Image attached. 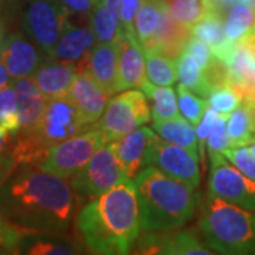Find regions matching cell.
<instances>
[{"label":"cell","instance_id":"f35d334b","mask_svg":"<svg viewBox=\"0 0 255 255\" xmlns=\"http://www.w3.org/2000/svg\"><path fill=\"white\" fill-rule=\"evenodd\" d=\"M219 119V114L213 108H207L206 114L203 115L200 124L197 125L196 129V135H197V140H199V153H200L201 162H204V155H206V147H207V140H209L210 133L213 130V128L216 125Z\"/></svg>","mask_w":255,"mask_h":255},{"label":"cell","instance_id":"d590c367","mask_svg":"<svg viewBox=\"0 0 255 255\" xmlns=\"http://www.w3.org/2000/svg\"><path fill=\"white\" fill-rule=\"evenodd\" d=\"M27 231L3 220L0 224V255H17L20 243Z\"/></svg>","mask_w":255,"mask_h":255},{"label":"cell","instance_id":"3957f363","mask_svg":"<svg viewBox=\"0 0 255 255\" xmlns=\"http://www.w3.org/2000/svg\"><path fill=\"white\" fill-rule=\"evenodd\" d=\"M142 230L170 233L190 221L200 204L196 190L156 167H145L135 179Z\"/></svg>","mask_w":255,"mask_h":255},{"label":"cell","instance_id":"c3c4849f","mask_svg":"<svg viewBox=\"0 0 255 255\" xmlns=\"http://www.w3.org/2000/svg\"><path fill=\"white\" fill-rule=\"evenodd\" d=\"M10 74L7 71V68L3 65V63L0 61V88H3V87H6V85H9L10 82Z\"/></svg>","mask_w":255,"mask_h":255},{"label":"cell","instance_id":"5b68a950","mask_svg":"<svg viewBox=\"0 0 255 255\" xmlns=\"http://www.w3.org/2000/svg\"><path fill=\"white\" fill-rule=\"evenodd\" d=\"M88 125L70 97L47 101L36 129L13 137L10 155L20 164H37L53 146L84 132Z\"/></svg>","mask_w":255,"mask_h":255},{"label":"cell","instance_id":"f546056e","mask_svg":"<svg viewBox=\"0 0 255 255\" xmlns=\"http://www.w3.org/2000/svg\"><path fill=\"white\" fill-rule=\"evenodd\" d=\"M147 100L150 101V111L153 122L169 121L180 117L177 92L172 87H156L152 84L149 91L146 92Z\"/></svg>","mask_w":255,"mask_h":255},{"label":"cell","instance_id":"7402d4cb","mask_svg":"<svg viewBox=\"0 0 255 255\" xmlns=\"http://www.w3.org/2000/svg\"><path fill=\"white\" fill-rule=\"evenodd\" d=\"M191 34L206 41L221 63L227 60L236 46L226 36L224 17L219 14H204L200 21L193 26Z\"/></svg>","mask_w":255,"mask_h":255},{"label":"cell","instance_id":"74e56055","mask_svg":"<svg viewBox=\"0 0 255 255\" xmlns=\"http://www.w3.org/2000/svg\"><path fill=\"white\" fill-rule=\"evenodd\" d=\"M145 0H122L118 10L122 34L135 36V18Z\"/></svg>","mask_w":255,"mask_h":255},{"label":"cell","instance_id":"ba28073f","mask_svg":"<svg viewBox=\"0 0 255 255\" xmlns=\"http://www.w3.org/2000/svg\"><path fill=\"white\" fill-rule=\"evenodd\" d=\"M129 179L119 162L115 142H108L92 156L81 172L71 179V186L77 196L82 199H95L117 187Z\"/></svg>","mask_w":255,"mask_h":255},{"label":"cell","instance_id":"ffe728a7","mask_svg":"<svg viewBox=\"0 0 255 255\" xmlns=\"http://www.w3.org/2000/svg\"><path fill=\"white\" fill-rule=\"evenodd\" d=\"M190 37V28L184 27L180 23H177L174 18H172V16L166 9V4H164L159 28L156 31L152 43L145 47L143 50H156V51H160V53L177 60V57L183 53Z\"/></svg>","mask_w":255,"mask_h":255},{"label":"cell","instance_id":"11a10c76","mask_svg":"<svg viewBox=\"0 0 255 255\" xmlns=\"http://www.w3.org/2000/svg\"><path fill=\"white\" fill-rule=\"evenodd\" d=\"M0 26H3V21H1V1H0Z\"/></svg>","mask_w":255,"mask_h":255},{"label":"cell","instance_id":"2e32d148","mask_svg":"<svg viewBox=\"0 0 255 255\" xmlns=\"http://www.w3.org/2000/svg\"><path fill=\"white\" fill-rule=\"evenodd\" d=\"M68 97L78 108L84 121L88 125H94L104 115L111 95L88 74L78 73Z\"/></svg>","mask_w":255,"mask_h":255},{"label":"cell","instance_id":"1f68e13d","mask_svg":"<svg viewBox=\"0 0 255 255\" xmlns=\"http://www.w3.org/2000/svg\"><path fill=\"white\" fill-rule=\"evenodd\" d=\"M244 95L230 81L223 82L213 88L207 98L210 108L216 111L221 117L228 118L243 104Z\"/></svg>","mask_w":255,"mask_h":255},{"label":"cell","instance_id":"7a4b0ae2","mask_svg":"<svg viewBox=\"0 0 255 255\" xmlns=\"http://www.w3.org/2000/svg\"><path fill=\"white\" fill-rule=\"evenodd\" d=\"M77 233L92 255H129L142 231L135 180L127 179L85 203L75 219Z\"/></svg>","mask_w":255,"mask_h":255},{"label":"cell","instance_id":"ab89813d","mask_svg":"<svg viewBox=\"0 0 255 255\" xmlns=\"http://www.w3.org/2000/svg\"><path fill=\"white\" fill-rule=\"evenodd\" d=\"M176 238L180 243V246L184 250L186 255H219L216 254L214 251H211L209 247L203 246L199 237L191 230L177 233Z\"/></svg>","mask_w":255,"mask_h":255},{"label":"cell","instance_id":"e0dca14e","mask_svg":"<svg viewBox=\"0 0 255 255\" xmlns=\"http://www.w3.org/2000/svg\"><path fill=\"white\" fill-rule=\"evenodd\" d=\"M97 44L98 40L90 23L74 24L70 18L51 57L73 64L78 70Z\"/></svg>","mask_w":255,"mask_h":255},{"label":"cell","instance_id":"db71d44e","mask_svg":"<svg viewBox=\"0 0 255 255\" xmlns=\"http://www.w3.org/2000/svg\"><path fill=\"white\" fill-rule=\"evenodd\" d=\"M3 31H4V28H3V26H0V41H1V38H3Z\"/></svg>","mask_w":255,"mask_h":255},{"label":"cell","instance_id":"52a82bcc","mask_svg":"<svg viewBox=\"0 0 255 255\" xmlns=\"http://www.w3.org/2000/svg\"><path fill=\"white\" fill-rule=\"evenodd\" d=\"M70 17L60 0H28L21 13V28L47 57H51Z\"/></svg>","mask_w":255,"mask_h":255},{"label":"cell","instance_id":"4fadbf2b","mask_svg":"<svg viewBox=\"0 0 255 255\" xmlns=\"http://www.w3.org/2000/svg\"><path fill=\"white\" fill-rule=\"evenodd\" d=\"M119 51V87L121 91L128 88H139L147 92L152 82L146 75L145 50L136 36L122 34L117 43Z\"/></svg>","mask_w":255,"mask_h":255},{"label":"cell","instance_id":"d4e9b609","mask_svg":"<svg viewBox=\"0 0 255 255\" xmlns=\"http://www.w3.org/2000/svg\"><path fill=\"white\" fill-rule=\"evenodd\" d=\"M177 77L180 84L206 100L213 91V85L207 74L201 70L196 60L184 50L177 57Z\"/></svg>","mask_w":255,"mask_h":255},{"label":"cell","instance_id":"6da1fadb","mask_svg":"<svg viewBox=\"0 0 255 255\" xmlns=\"http://www.w3.org/2000/svg\"><path fill=\"white\" fill-rule=\"evenodd\" d=\"M75 196L67 179L36 164H20L0 187V217L26 231L65 236L73 224Z\"/></svg>","mask_w":255,"mask_h":255},{"label":"cell","instance_id":"9f6ffc18","mask_svg":"<svg viewBox=\"0 0 255 255\" xmlns=\"http://www.w3.org/2000/svg\"><path fill=\"white\" fill-rule=\"evenodd\" d=\"M1 223H3V219H1V217H0V224H1Z\"/></svg>","mask_w":255,"mask_h":255},{"label":"cell","instance_id":"d6986e66","mask_svg":"<svg viewBox=\"0 0 255 255\" xmlns=\"http://www.w3.org/2000/svg\"><path fill=\"white\" fill-rule=\"evenodd\" d=\"M11 84L18 97V118H20L18 133H30L36 129L43 117L47 100L40 92L33 77L13 80Z\"/></svg>","mask_w":255,"mask_h":255},{"label":"cell","instance_id":"8992f818","mask_svg":"<svg viewBox=\"0 0 255 255\" xmlns=\"http://www.w3.org/2000/svg\"><path fill=\"white\" fill-rule=\"evenodd\" d=\"M107 143V135L94 124L77 136L50 147L36 166L64 179H73Z\"/></svg>","mask_w":255,"mask_h":255},{"label":"cell","instance_id":"6f0895ef","mask_svg":"<svg viewBox=\"0 0 255 255\" xmlns=\"http://www.w3.org/2000/svg\"><path fill=\"white\" fill-rule=\"evenodd\" d=\"M254 33H255V24H254Z\"/></svg>","mask_w":255,"mask_h":255},{"label":"cell","instance_id":"f1b7e54d","mask_svg":"<svg viewBox=\"0 0 255 255\" xmlns=\"http://www.w3.org/2000/svg\"><path fill=\"white\" fill-rule=\"evenodd\" d=\"M163 7V0H145L137 13L135 18V36L143 48L149 46L155 37Z\"/></svg>","mask_w":255,"mask_h":255},{"label":"cell","instance_id":"44dd1931","mask_svg":"<svg viewBox=\"0 0 255 255\" xmlns=\"http://www.w3.org/2000/svg\"><path fill=\"white\" fill-rule=\"evenodd\" d=\"M17 255H81V251L65 236L27 231Z\"/></svg>","mask_w":255,"mask_h":255},{"label":"cell","instance_id":"277c9868","mask_svg":"<svg viewBox=\"0 0 255 255\" xmlns=\"http://www.w3.org/2000/svg\"><path fill=\"white\" fill-rule=\"evenodd\" d=\"M199 230L219 255H255V211L240 209L207 193L200 204Z\"/></svg>","mask_w":255,"mask_h":255},{"label":"cell","instance_id":"60d3db41","mask_svg":"<svg viewBox=\"0 0 255 255\" xmlns=\"http://www.w3.org/2000/svg\"><path fill=\"white\" fill-rule=\"evenodd\" d=\"M63 6L70 13V16L82 17L90 21L91 14L101 0H60Z\"/></svg>","mask_w":255,"mask_h":255},{"label":"cell","instance_id":"7dc6e473","mask_svg":"<svg viewBox=\"0 0 255 255\" xmlns=\"http://www.w3.org/2000/svg\"><path fill=\"white\" fill-rule=\"evenodd\" d=\"M11 137H9L1 129H0V156L9 155L11 147Z\"/></svg>","mask_w":255,"mask_h":255},{"label":"cell","instance_id":"7c38bea8","mask_svg":"<svg viewBox=\"0 0 255 255\" xmlns=\"http://www.w3.org/2000/svg\"><path fill=\"white\" fill-rule=\"evenodd\" d=\"M47 55L33 40L21 33H10L0 41V61L11 80L33 77Z\"/></svg>","mask_w":255,"mask_h":255},{"label":"cell","instance_id":"d6a6232c","mask_svg":"<svg viewBox=\"0 0 255 255\" xmlns=\"http://www.w3.org/2000/svg\"><path fill=\"white\" fill-rule=\"evenodd\" d=\"M177 104L179 111L184 119H187L193 127H197L200 124L203 115L206 114L209 102L207 100L199 97L197 94L184 87L183 84L177 85Z\"/></svg>","mask_w":255,"mask_h":255},{"label":"cell","instance_id":"cb8c5ba5","mask_svg":"<svg viewBox=\"0 0 255 255\" xmlns=\"http://www.w3.org/2000/svg\"><path fill=\"white\" fill-rule=\"evenodd\" d=\"M254 24L255 7L243 3L234 4L224 17L226 36L234 44H238L251 36L254 33Z\"/></svg>","mask_w":255,"mask_h":255},{"label":"cell","instance_id":"484cf974","mask_svg":"<svg viewBox=\"0 0 255 255\" xmlns=\"http://www.w3.org/2000/svg\"><path fill=\"white\" fill-rule=\"evenodd\" d=\"M146 75L156 87H172L179 80L177 60L156 50H145Z\"/></svg>","mask_w":255,"mask_h":255},{"label":"cell","instance_id":"8fae6325","mask_svg":"<svg viewBox=\"0 0 255 255\" xmlns=\"http://www.w3.org/2000/svg\"><path fill=\"white\" fill-rule=\"evenodd\" d=\"M149 166L159 169L169 177L189 186L193 190H196L200 184L199 156L193 155L184 147L166 142L157 135L146 155L145 167Z\"/></svg>","mask_w":255,"mask_h":255},{"label":"cell","instance_id":"bcb514c9","mask_svg":"<svg viewBox=\"0 0 255 255\" xmlns=\"http://www.w3.org/2000/svg\"><path fill=\"white\" fill-rule=\"evenodd\" d=\"M16 167H17V163L14 162V159L10 153L0 156V187L9 179L10 174L16 170Z\"/></svg>","mask_w":255,"mask_h":255},{"label":"cell","instance_id":"603a6c76","mask_svg":"<svg viewBox=\"0 0 255 255\" xmlns=\"http://www.w3.org/2000/svg\"><path fill=\"white\" fill-rule=\"evenodd\" d=\"M153 130L163 140L187 149L193 155L200 156L199 153V140L194 127L183 117H176L169 121L153 122Z\"/></svg>","mask_w":255,"mask_h":255},{"label":"cell","instance_id":"f6af8a7d","mask_svg":"<svg viewBox=\"0 0 255 255\" xmlns=\"http://www.w3.org/2000/svg\"><path fill=\"white\" fill-rule=\"evenodd\" d=\"M156 255H186L176 236L162 237V244Z\"/></svg>","mask_w":255,"mask_h":255},{"label":"cell","instance_id":"f907efd6","mask_svg":"<svg viewBox=\"0 0 255 255\" xmlns=\"http://www.w3.org/2000/svg\"><path fill=\"white\" fill-rule=\"evenodd\" d=\"M104 4H107L108 7L111 9H114L115 11H118L119 6H121V3H122V0H101Z\"/></svg>","mask_w":255,"mask_h":255},{"label":"cell","instance_id":"4dcf8cb0","mask_svg":"<svg viewBox=\"0 0 255 255\" xmlns=\"http://www.w3.org/2000/svg\"><path fill=\"white\" fill-rule=\"evenodd\" d=\"M0 129L11 139L20 132L18 97L11 82L0 88Z\"/></svg>","mask_w":255,"mask_h":255},{"label":"cell","instance_id":"ee69618b","mask_svg":"<svg viewBox=\"0 0 255 255\" xmlns=\"http://www.w3.org/2000/svg\"><path fill=\"white\" fill-rule=\"evenodd\" d=\"M162 244V237H156V236H147V237L136 247L135 250H132V253L129 255H156L159 248Z\"/></svg>","mask_w":255,"mask_h":255},{"label":"cell","instance_id":"5bb4252c","mask_svg":"<svg viewBox=\"0 0 255 255\" xmlns=\"http://www.w3.org/2000/svg\"><path fill=\"white\" fill-rule=\"evenodd\" d=\"M78 73L88 74L110 95H115L121 91L118 46L98 43L78 68Z\"/></svg>","mask_w":255,"mask_h":255},{"label":"cell","instance_id":"4316f807","mask_svg":"<svg viewBox=\"0 0 255 255\" xmlns=\"http://www.w3.org/2000/svg\"><path fill=\"white\" fill-rule=\"evenodd\" d=\"M227 130L231 147L248 146L255 140L254 118L247 100L243 101V104L228 117Z\"/></svg>","mask_w":255,"mask_h":255},{"label":"cell","instance_id":"e575fe53","mask_svg":"<svg viewBox=\"0 0 255 255\" xmlns=\"http://www.w3.org/2000/svg\"><path fill=\"white\" fill-rule=\"evenodd\" d=\"M224 156L241 173L255 182V155L250 146L230 147L224 152Z\"/></svg>","mask_w":255,"mask_h":255},{"label":"cell","instance_id":"9a60e30c","mask_svg":"<svg viewBox=\"0 0 255 255\" xmlns=\"http://www.w3.org/2000/svg\"><path fill=\"white\" fill-rule=\"evenodd\" d=\"M77 74L78 70L73 64L57 60L54 57H47L34 73L33 80L48 101L68 97Z\"/></svg>","mask_w":255,"mask_h":255},{"label":"cell","instance_id":"30bf717a","mask_svg":"<svg viewBox=\"0 0 255 255\" xmlns=\"http://www.w3.org/2000/svg\"><path fill=\"white\" fill-rule=\"evenodd\" d=\"M209 194L240 209L255 211V182L234 167L224 155L210 156Z\"/></svg>","mask_w":255,"mask_h":255},{"label":"cell","instance_id":"9c48e42d","mask_svg":"<svg viewBox=\"0 0 255 255\" xmlns=\"http://www.w3.org/2000/svg\"><path fill=\"white\" fill-rule=\"evenodd\" d=\"M150 117L152 111L145 92L132 90L118 94L110 100L97 125L104 130L108 142H117L145 125Z\"/></svg>","mask_w":255,"mask_h":255},{"label":"cell","instance_id":"7bdbcfd3","mask_svg":"<svg viewBox=\"0 0 255 255\" xmlns=\"http://www.w3.org/2000/svg\"><path fill=\"white\" fill-rule=\"evenodd\" d=\"M1 1V21L13 20L23 13L28 0H0Z\"/></svg>","mask_w":255,"mask_h":255},{"label":"cell","instance_id":"681fc988","mask_svg":"<svg viewBox=\"0 0 255 255\" xmlns=\"http://www.w3.org/2000/svg\"><path fill=\"white\" fill-rule=\"evenodd\" d=\"M244 100L248 101V104H250V107H251V112H253V118H254V127H255V91L247 94L246 97H244Z\"/></svg>","mask_w":255,"mask_h":255},{"label":"cell","instance_id":"816d5d0a","mask_svg":"<svg viewBox=\"0 0 255 255\" xmlns=\"http://www.w3.org/2000/svg\"><path fill=\"white\" fill-rule=\"evenodd\" d=\"M238 3H243V4H248L251 7H255V0H238Z\"/></svg>","mask_w":255,"mask_h":255},{"label":"cell","instance_id":"8d00e7d4","mask_svg":"<svg viewBox=\"0 0 255 255\" xmlns=\"http://www.w3.org/2000/svg\"><path fill=\"white\" fill-rule=\"evenodd\" d=\"M227 119L226 117L219 115V119L210 133L207 147H206L209 157L214 155H224V152L231 147V140L227 130Z\"/></svg>","mask_w":255,"mask_h":255},{"label":"cell","instance_id":"83f0119b","mask_svg":"<svg viewBox=\"0 0 255 255\" xmlns=\"http://www.w3.org/2000/svg\"><path fill=\"white\" fill-rule=\"evenodd\" d=\"M90 24L101 44H117L122 36L118 11L100 1L90 18Z\"/></svg>","mask_w":255,"mask_h":255},{"label":"cell","instance_id":"b9f144b4","mask_svg":"<svg viewBox=\"0 0 255 255\" xmlns=\"http://www.w3.org/2000/svg\"><path fill=\"white\" fill-rule=\"evenodd\" d=\"M237 3L238 0H201L203 16L204 14H219V16L226 17L228 10Z\"/></svg>","mask_w":255,"mask_h":255},{"label":"cell","instance_id":"ac0fdd59","mask_svg":"<svg viewBox=\"0 0 255 255\" xmlns=\"http://www.w3.org/2000/svg\"><path fill=\"white\" fill-rule=\"evenodd\" d=\"M156 137V132L150 128H137L115 142L117 155L125 173L129 179L137 176L142 167H145L147 150Z\"/></svg>","mask_w":255,"mask_h":255},{"label":"cell","instance_id":"f5cc1de1","mask_svg":"<svg viewBox=\"0 0 255 255\" xmlns=\"http://www.w3.org/2000/svg\"><path fill=\"white\" fill-rule=\"evenodd\" d=\"M248 146H250V149L253 150V153H254V155H255V140H254V142H253V143H251V145H248Z\"/></svg>","mask_w":255,"mask_h":255},{"label":"cell","instance_id":"836d02e7","mask_svg":"<svg viewBox=\"0 0 255 255\" xmlns=\"http://www.w3.org/2000/svg\"><path fill=\"white\" fill-rule=\"evenodd\" d=\"M163 1L172 18L190 30L203 17L201 0H163Z\"/></svg>","mask_w":255,"mask_h":255}]
</instances>
